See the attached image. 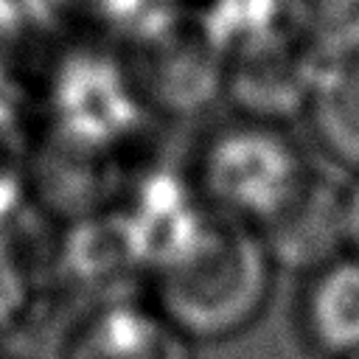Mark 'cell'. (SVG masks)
I'll list each match as a JSON object with an SVG mask.
<instances>
[{
  "label": "cell",
  "instance_id": "obj_1",
  "mask_svg": "<svg viewBox=\"0 0 359 359\" xmlns=\"http://www.w3.org/2000/svg\"><path fill=\"white\" fill-rule=\"evenodd\" d=\"M275 258L258 230L205 210L151 261V306L194 345L224 342L264 311Z\"/></svg>",
  "mask_w": 359,
  "mask_h": 359
},
{
  "label": "cell",
  "instance_id": "obj_2",
  "mask_svg": "<svg viewBox=\"0 0 359 359\" xmlns=\"http://www.w3.org/2000/svg\"><path fill=\"white\" fill-rule=\"evenodd\" d=\"M314 177L317 168L283 123L241 115L216 126L196 157L199 199L258 233L275 224Z\"/></svg>",
  "mask_w": 359,
  "mask_h": 359
},
{
  "label": "cell",
  "instance_id": "obj_3",
  "mask_svg": "<svg viewBox=\"0 0 359 359\" xmlns=\"http://www.w3.org/2000/svg\"><path fill=\"white\" fill-rule=\"evenodd\" d=\"M320 65L286 25H278L224 50L222 90L233 98L236 115L283 123L306 112Z\"/></svg>",
  "mask_w": 359,
  "mask_h": 359
},
{
  "label": "cell",
  "instance_id": "obj_4",
  "mask_svg": "<svg viewBox=\"0 0 359 359\" xmlns=\"http://www.w3.org/2000/svg\"><path fill=\"white\" fill-rule=\"evenodd\" d=\"M62 359H194V342L151 303L115 297L73 325Z\"/></svg>",
  "mask_w": 359,
  "mask_h": 359
},
{
  "label": "cell",
  "instance_id": "obj_5",
  "mask_svg": "<svg viewBox=\"0 0 359 359\" xmlns=\"http://www.w3.org/2000/svg\"><path fill=\"white\" fill-rule=\"evenodd\" d=\"M297 328L320 359L359 356V258L351 252L311 269L297 294Z\"/></svg>",
  "mask_w": 359,
  "mask_h": 359
},
{
  "label": "cell",
  "instance_id": "obj_6",
  "mask_svg": "<svg viewBox=\"0 0 359 359\" xmlns=\"http://www.w3.org/2000/svg\"><path fill=\"white\" fill-rule=\"evenodd\" d=\"M261 238L275 266H294L306 275L345 252L342 233V188L323 174L311 180L306 194L266 230Z\"/></svg>",
  "mask_w": 359,
  "mask_h": 359
},
{
  "label": "cell",
  "instance_id": "obj_7",
  "mask_svg": "<svg viewBox=\"0 0 359 359\" xmlns=\"http://www.w3.org/2000/svg\"><path fill=\"white\" fill-rule=\"evenodd\" d=\"M303 118L325 157L359 177V53L320 65Z\"/></svg>",
  "mask_w": 359,
  "mask_h": 359
},
{
  "label": "cell",
  "instance_id": "obj_8",
  "mask_svg": "<svg viewBox=\"0 0 359 359\" xmlns=\"http://www.w3.org/2000/svg\"><path fill=\"white\" fill-rule=\"evenodd\" d=\"M283 25L320 62L359 53V0H280Z\"/></svg>",
  "mask_w": 359,
  "mask_h": 359
},
{
  "label": "cell",
  "instance_id": "obj_9",
  "mask_svg": "<svg viewBox=\"0 0 359 359\" xmlns=\"http://www.w3.org/2000/svg\"><path fill=\"white\" fill-rule=\"evenodd\" d=\"M25 185V135L17 115L0 101V222L8 219Z\"/></svg>",
  "mask_w": 359,
  "mask_h": 359
},
{
  "label": "cell",
  "instance_id": "obj_10",
  "mask_svg": "<svg viewBox=\"0 0 359 359\" xmlns=\"http://www.w3.org/2000/svg\"><path fill=\"white\" fill-rule=\"evenodd\" d=\"M342 233L345 252L359 258V177L342 185Z\"/></svg>",
  "mask_w": 359,
  "mask_h": 359
},
{
  "label": "cell",
  "instance_id": "obj_11",
  "mask_svg": "<svg viewBox=\"0 0 359 359\" xmlns=\"http://www.w3.org/2000/svg\"><path fill=\"white\" fill-rule=\"evenodd\" d=\"M17 34H20V14L14 0H0V79L8 70L11 53L17 48Z\"/></svg>",
  "mask_w": 359,
  "mask_h": 359
},
{
  "label": "cell",
  "instance_id": "obj_12",
  "mask_svg": "<svg viewBox=\"0 0 359 359\" xmlns=\"http://www.w3.org/2000/svg\"><path fill=\"white\" fill-rule=\"evenodd\" d=\"M353 359H359V356H353Z\"/></svg>",
  "mask_w": 359,
  "mask_h": 359
}]
</instances>
